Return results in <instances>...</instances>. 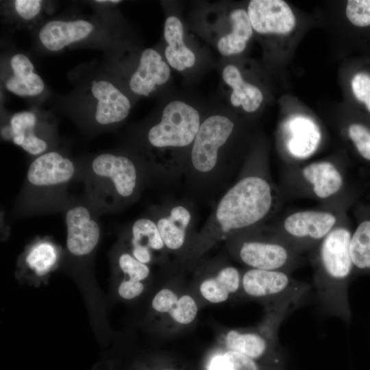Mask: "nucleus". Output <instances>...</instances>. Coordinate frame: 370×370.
<instances>
[{
  "label": "nucleus",
  "mask_w": 370,
  "mask_h": 370,
  "mask_svg": "<svg viewBox=\"0 0 370 370\" xmlns=\"http://www.w3.org/2000/svg\"><path fill=\"white\" fill-rule=\"evenodd\" d=\"M231 32L218 41L217 49L223 56H230L244 51L253 34V28L247 12L242 8L233 10L230 14Z\"/></svg>",
  "instance_id": "nucleus-27"
},
{
  "label": "nucleus",
  "mask_w": 370,
  "mask_h": 370,
  "mask_svg": "<svg viewBox=\"0 0 370 370\" xmlns=\"http://www.w3.org/2000/svg\"><path fill=\"white\" fill-rule=\"evenodd\" d=\"M150 217L173 261L184 268L199 232L195 203L186 197H167L152 208Z\"/></svg>",
  "instance_id": "nucleus-12"
},
{
  "label": "nucleus",
  "mask_w": 370,
  "mask_h": 370,
  "mask_svg": "<svg viewBox=\"0 0 370 370\" xmlns=\"http://www.w3.org/2000/svg\"><path fill=\"white\" fill-rule=\"evenodd\" d=\"M223 243L230 258L244 268L291 273L304 262L303 255L276 235L268 222L237 233Z\"/></svg>",
  "instance_id": "nucleus-8"
},
{
  "label": "nucleus",
  "mask_w": 370,
  "mask_h": 370,
  "mask_svg": "<svg viewBox=\"0 0 370 370\" xmlns=\"http://www.w3.org/2000/svg\"><path fill=\"white\" fill-rule=\"evenodd\" d=\"M125 248L139 262L164 267L170 264V256L156 222L151 217L135 220L127 231Z\"/></svg>",
  "instance_id": "nucleus-14"
},
{
  "label": "nucleus",
  "mask_w": 370,
  "mask_h": 370,
  "mask_svg": "<svg viewBox=\"0 0 370 370\" xmlns=\"http://www.w3.org/2000/svg\"><path fill=\"white\" fill-rule=\"evenodd\" d=\"M66 247L73 256L89 255L97 247L101 236L98 222L84 206L69 208L65 216Z\"/></svg>",
  "instance_id": "nucleus-15"
},
{
  "label": "nucleus",
  "mask_w": 370,
  "mask_h": 370,
  "mask_svg": "<svg viewBox=\"0 0 370 370\" xmlns=\"http://www.w3.org/2000/svg\"><path fill=\"white\" fill-rule=\"evenodd\" d=\"M354 97L365 106L370 114V74L366 72L356 73L351 80Z\"/></svg>",
  "instance_id": "nucleus-33"
},
{
  "label": "nucleus",
  "mask_w": 370,
  "mask_h": 370,
  "mask_svg": "<svg viewBox=\"0 0 370 370\" xmlns=\"http://www.w3.org/2000/svg\"><path fill=\"white\" fill-rule=\"evenodd\" d=\"M347 208L319 205L290 211L268 222L272 231L301 254L309 253L349 217Z\"/></svg>",
  "instance_id": "nucleus-9"
},
{
  "label": "nucleus",
  "mask_w": 370,
  "mask_h": 370,
  "mask_svg": "<svg viewBox=\"0 0 370 370\" xmlns=\"http://www.w3.org/2000/svg\"><path fill=\"white\" fill-rule=\"evenodd\" d=\"M225 251L203 258L192 269L188 284L201 308L243 300L242 269L233 265Z\"/></svg>",
  "instance_id": "nucleus-11"
},
{
  "label": "nucleus",
  "mask_w": 370,
  "mask_h": 370,
  "mask_svg": "<svg viewBox=\"0 0 370 370\" xmlns=\"http://www.w3.org/2000/svg\"><path fill=\"white\" fill-rule=\"evenodd\" d=\"M164 270L166 278L151 297L147 319L158 335L171 338L192 328L201 307L186 279V271L173 262Z\"/></svg>",
  "instance_id": "nucleus-6"
},
{
  "label": "nucleus",
  "mask_w": 370,
  "mask_h": 370,
  "mask_svg": "<svg viewBox=\"0 0 370 370\" xmlns=\"http://www.w3.org/2000/svg\"><path fill=\"white\" fill-rule=\"evenodd\" d=\"M116 264L123 278L147 283L151 280V266L137 260L125 247L119 253Z\"/></svg>",
  "instance_id": "nucleus-31"
},
{
  "label": "nucleus",
  "mask_w": 370,
  "mask_h": 370,
  "mask_svg": "<svg viewBox=\"0 0 370 370\" xmlns=\"http://www.w3.org/2000/svg\"><path fill=\"white\" fill-rule=\"evenodd\" d=\"M237 123L215 114L205 118L190 149L182 175L186 197L210 202L236 179L249 152L241 146Z\"/></svg>",
  "instance_id": "nucleus-2"
},
{
  "label": "nucleus",
  "mask_w": 370,
  "mask_h": 370,
  "mask_svg": "<svg viewBox=\"0 0 370 370\" xmlns=\"http://www.w3.org/2000/svg\"><path fill=\"white\" fill-rule=\"evenodd\" d=\"M352 231L348 217L308 253L321 310L346 323L352 318L348 288L354 277L350 251Z\"/></svg>",
  "instance_id": "nucleus-4"
},
{
  "label": "nucleus",
  "mask_w": 370,
  "mask_h": 370,
  "mask_svg": "<svg viewBox=\"0 0 370 370\" xmlns=\"http://www.w3.org/2000/svg\"><path fill=\"white\" fill-rule=\"evenodd\" d=\"M345 15L354 26L370 27V0L347 1Z\"/></svg>",
  "instance_id": "nucleus-32"
},
{
  "label": "nucleus",
  "mask_w": 370,
  "mask_h": 370,
  "mask_svg": "<svg viewBox=\"0 0 370 370\" xmlns=\"http://www.w3.org/2000/svg\"><path fill=\"white\" fill-rule=\"evenodd\" d=\"M146 173L143 165L132 158L103 153L92 161L88 189L92 200L103 208L118 209L139 195Z\"/></svg>",
  "instance_id": "nucleus-7"
},
{
  "label": "nucleus",
  "mask_w": 370,
  "mask_h": 370,
  "mask_svg": "<svg viewBox=\"0 0 370 370\" xmlns=\"http://www.w3.org/2000/svg\"><path fill=\"white\" fill-rule=\"evenodd\" d=\"M75 173L73 162L56 151L38 156L29 165L27 180L37 189H51L69 183Z\"/></svg>",
  "instance_id": "nucleus-17"
},
{
  "label": "nucleus",
  "mask_w": 370,
  "mask_h": 370,
  "mask_svg": "<svg viewBox=\"0 0 370 370\" xmlns=\"http://www.w3.org/2000/svg\"><path fill=\"white\" fill-rule=\"evenodd\" d=\"M42 1L40 0H16L14 9L18 15L25 20L36 17L41 10Z\"/></svg>",
  "instance_id": "nucleus-35"
},
{
  "label": "nucleus",
  "mask_w": 370,
  "mask_h": 370,
  "mask_svg": "<svg viewBox=\"0 0 370 370\" xmlns=\"http://www.w3.org/2000/svg\"><path fill=\"white\" fill-rule=\"evenodd\" d=\"M96 3H112V4H117L120 2H121V1H119V0H110V1H104V0H97V1H95Z\"/></svg>",
  "instance_id": "nucleus-37"
},
{
  "label": "nucleus",
  "mask_w": 370,
  "mask_h": 370,
  "mask_svg": "<svg viewBox=\"0 0 370 370\" xmlns=\"http://www.w3.org/2000/svg\"><path fill=\"white\" fill-rule=\"evenodd\" d=\"M285 317L279 312H264L256 325L220 328L216 343L254 360L281 365L278 330Z\"/></svg>",
  "instance_id": "nucleus-13"
},
{
  "label": "nucleus",
  "mask_w": 370,
  "mask_h": 370,
  "mask_svg": "<svg viewBox=\"0 0 370 370\" xmlns=\"http://www.w3.org/2000/svg\"><path fill=\"white\" fill-rule=\"evenodd\" d=\"M247 14L252 28L262 34H286L295 27V15L284 1L251 0Z\"/></svg>",
  "instance_id": "nucleus-16"
},
{
  "label": "nucleus",
  "mask_w": 370,
  "mask_h": 370,
  "mask_svg": "<svg viewBox=\"0 0 370 370\" xmlns=\"http://www.w3.org/2000/svg\"><path fill=\"white\" fill-rule=\"evenodd\" d=\"M13 75L5 82L6 89L18 96H36L45 88L41 77L34 73L31 60L22 53L14 55L10 60Z\"/></svg>",
  "instance_id": "nucleus-24"
},
{
  "label": "nucleus",
  "mask_w": 370,
  "mask_h": 370,
  "mask_svg": "<svg viewBox=\"0 0 370 370\" xmlns=\"http://www.w3.org/2000/svg\"><path fill=\"white\" fill-rule=\"evenodd\" d=\"M348 165L335 159L287 164L282 167L280 188L284 198H305L321 206L350 209L361 188L350 178Z\"/></svg>",
  "instance_id": "nucleus-5"
},
{
  "label": "nucleus",
  "mask_w": 370,
  "mask_h": 370,
  "mask_svg": "<svg viewBox=\"0 0 370 370\" xmlns=\"http://www.w3.org/2000/svg\"><path fill=\"white\" fill-rule=\"evenodd\" d=\"M281 367L254 360L215 343L204 356L200 370H282Z\"/></svg>",
  "instance_id": "nucleus-22"
},
{
  "label": "nucleus",
  "mask_w": 370,
  "mask_h": 370,
  "mask_svg": "<svg viewBox=\"0 0 370 370\" xmlns=\"http://www.w3.org/2000/svg\"><path fill=\"white\" fill-rule=\"evenodd\" d=\"M346 136L360 163L370 170V125L350 122L346 127Z\"/></svg>",
  "instance_id": "nucleus-30"
},
{
  "label": "nucleus",
  "mask_w": 370,
  "mask_h": 370,
  "mask_svg": "<svg viewBox=\"0 0 370 370\" xmlns=\"http://www.w3.org/2000/svg\"><path fill=\"white\" fill-rule=\"evenodd\" d=\"M311 286L290 273L276 270L242 269L243 300L259 303L264 312H292L308 295Z\"/></svg>",
  "instance_id": "nucleus-10"
},
{
  "label": "nucleus",
  "mask_w": 370,
  "mask_h": 370,
  "mask_svg": "<svg viewBox=\"0 0 370 370\" xmlns=\"http://www.w3.org/2000/svg\"><path fill=\"white\" fill-rule=\"evenodd\" d=\"M138 370H155L153 367L151 366L150 367L147 366H143V367L140 368Z\"/></svg>",
  "instance_id": "nucleus-38"
},
{
  "label": "nucleus",
  "mask_w": 370,
  "mask_h": 370,
  "mask_svg": "<svg viewBox=\"0 0 370 370\" xmlns=\"http://www.w3.org/2000/svg\"><path fill=\"white\" fill-rule=\"evenodd\" d=\"M356 220L350 241L354 276L370 275V201L352 207Z\"/></svg>",
  "instance_id": "nucleus-20"
},
{
  "label": "nucleus",
  "mask_w": 370,
  "mask_h": 370,
  "mask_svg": "<svg viewBox=\"0 0 370 370\" xmlns=\"http://www.w3.org/2000/svg\"><path fill=\"white\" fill-rule=\"evenodd\" d=\"M284 199L273 180L267 153L251 150L236 179L199 230L184 269L190 271L210 249L230 236L272 220Z\"/></svg>",
  "instance_id": "nucleus-1"
},
{
  "label": "nucleus",
  "mask_w": 370,
  "mask_h": 370,
  "mask_svg": "<svg viewBox=\"0 0 370 370\" xmlns=\"http://www.w3.org/2000/svg\"><path fill=\"white\" fill-rule=\"evenodd\" d=\"M201 121L199 112L190 105L180 100L169 103L159 121L146 134V173L162 185L177 184Z\"/></svg>",
  "instance_id": "nucleus-3"
},
{
  "label": "nucleus",
  "mask_w": 370,
  "mask_h": 370,
  "mask_svg": "<svg viewBox=\"0 0 370 370\" xmlns=\"http://www.w3.org/2000/svg\"><path fill=\"white\" fill-rule=\"evenodd\" d=\"M164 37L167 44L164 55L169 65L179 71L191 68L195 63V55L184 42V27L177 17L166 18Z\"/></svg>",
  "instance_id": "nucleus-23"
},
{
  "label": "nucleus",
  "mask_w": 370,
  "mask_h": 370,
  "mask_svg": "<svg viewBox=\"0 0 370 370\" xmlns=\"http://www.w3.org/2000/svg\"><path fill=\"white\" fill-rule=\"evenodd\" d=\"M147 282L121 278L117 286V294L124 301H134L147 292Z\"/></svg>",
  "instance_id": "nucleus-34"
},
{
  "label": "nucleus",
  "mask_w": 370,
  "mask_h": 370,
  "mask_svg": "<svg viewBox=\"0 0 370 370\" xmlns=\"http://www.w3.org/2000/svg\"><path fill=\"white\" fill-rule=\"evenodd\" d=\"M91 92L97 101L95 118L98 123H119L128 116L131 108L130 99L111 82L93 81Z\"/></svg>",
  "instance_id": "nucleus-18"
},
{
  "label": "nucleus",
  "mask_w": 370,
  "mask_h": 370,
  "mask_svg": "<svg viewBox=\"0 0 370 370\" xmlns=\"http://www.w3.org/2000/svg\"><path fill=\"white\" fill-rule=\"evenodd\" d=\"M93 25L85 20H52L40 29L38 38L49 51H58L67 45L87 38L93 31Z\"/></svg>",
  "instance_id": "nucleus-21"
},
{
  "label": "nucleus",
  "mask_w": 370,
  "mask_h": 370,
  "mask_svg": "<svg viewBox=\"0 0 370 370\" xmlns=\"http://www.w3.org/2000/svg\"><path fill=\"white\" fill-rule=\"evenodd\" d=\"M224 82L232 89L230 102L234 107L241 106L246 112L256 111L263 101L261 90L254 84L247 82L238 69L227 64L222 71Z\"/></svg>",
  "instance_id": "nucleus-25"
},
{
  "label": "nucleus",
  "mask_w": 370,
  "mask_h": 370,
  "mask_svg": "<svg viewBox=\"0 0 370 370\" xmlns=\"http://www.w3.org/2000/svg\"><path fill=\"white\" fill-rule=\"evenodd\" d=\"M153 362L155 370H188L169 356H156Z\"/></svg>",
  "instance_id": "nucleus-36"
},
{
  "label": "nucleus",
  "mask_w": 370,
  "mask_h": 370,
  "mask_svg": "<svg viewBox=\"0 0 370 370\" xmlns=\"http://www.w3.org/2000/svg\"><path fill=\"white\" fill-rule=\"evenodd\" d=\"M58 259L57 247L51 241L41 240L29 249L25 256L27 267L38 276L50 272Z\"/></svg>",
  "instance_id": "nucleus-29"
},
{
  "label": "nucleus",
  "mask_w": 370,
  "mask_h": 370,
  "mask_svg": "<svg viewBox=\"0 0 370 370\" xmlns=\"http://www.w3.org/2000/svg\"><path fill=\"white\" fill-rule=\"evenodd\" d=\"M36 116L24 111L14 114L10 121V130L13 143L32 155H41L47 149V143L34 132Z\"/></svg>",
  "instance_id": "nucleus-26"
},
{
  "label": "nucleus",
  "mask_w": 370,
  "mask_h": 370,
  "mask_svg": "<svg viewBox=\"0 0 370 370\" xmlns=\"http://www.w3.org/2000/svg\"><path fill=\"white\" fill-rule=\"evenodd\" d=\"M293 136L288 143L291 154L297 159H305L317 148L320 133L310 119L298 117L291 124Z\"/></svg>",
  "instance_id": "nucleus-28"
},
{
  "label": "nucleus",
  "mask_w": 370,
  "mask_h": 370,
  "mask_svg": "<svg viewBox=\"0 0 370 370\" xmlns=\"http://www.w3.org/2000/svg\"><path fill=\"white\" fill-rule=\"evenodd\" d=\"M171 71L161 55L148 48L141 53L138 67L131 76L129 85L138 95L148 96L156 86L168 82Z\"/></svg>",
  "instance_id": "nucleus-19"
}]
</instances>
